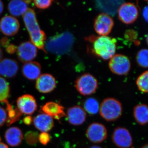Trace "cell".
Here are the masks:
<instances>
[{
	"mask_svg": "<svg viewBox=\"0 0 148 148\" xmlns=\"http://www.w3.org/2000/svg\"><path fill=\"white\" fill-rule=\"evenodd\" d=\"M17 108L22 114L32 115L34 113L38 108L36 99L33 95L25 94L17 98Z\"/></svg>",
	"mask_w": 148,
	"mask_h": 148,
	"instance_id": "cell-11",
	"label": "cell"
},
{
	"mask_svg": "<svg viewBox=\"0 0 148 148\" xmlns=\"http://www.w3.org/2000/svg\"><path fill=\"white\" fill-rule=\"evenodd\" d=\"M38 134L34 131H29L25 134V140L27 144L31 146H34L38 141Z\"/></svg>",
	"mask_w": 148,
	"mask_h": 148,
	"instance_id": "cell-27",
	"label": "cell"
},
{
	"mask_svg": "<svg viewBox=\"0 0 148 148\" xmlns=\"http://www.w3.org/2000/svg\"><path fill=\"white\" fill-rule=\"evenodd\" d=\"M4 9V5L3 2L0 1V14L2 13Z\"/></svg>",
	"mask_w": 148,
	"mask_h": 148,
	"instance_id": "cell-35",
	"label": "cell"
},
{
	"mask_svg": "<svg viewBox=\"0 0 148 148\" xmlns=\"http://www.w3.org/2000/svg\"><path fill=\"white\" fill-rule=\"evenodd\" d=\"M88 148H103L101 147H100V146H97V145H94L91 146V147H90Z\"/></svg>",
	"mask_w": 148,
	"mask_h": 148,
	"instance_id": "cell-38",
	"label": "cell"
},
{
	"mask_svg": "<svg viewBox=\"0 0 148 148\" xmlns=\"http://www.w3.org/2000/svg\"><path fill=\"white\" fill-rule=\"evenodd\" d=\"M20 28L18 20L14 16L6 15L0 21V30L4 35L12 36L16 34Z\"/></svg>",
	"mask_w": 148,
	"mask_h": 148,
	"instance_id": "cell-12",
	"label": "cell"
},
{
	"mask_svg": "<svg viewBox=\"0 0 148 148\" xmlns=\"http://www.w3.org/2000/svg\"><path fill=\"white\" fill-rule=\"evenodd\" d=\"M33 122L35 127L42 132H49L54 127L53 118L44 113L37 115L34 117Z\"/></svg>",
	"mask_w": 148,
	"mask_h": 148,
	"instance_id": "cell-16",
	"label": "cell"
},
{
	"mask_svg": "<svg viewBox=\"0 0 148 148\" xmlns=\"http://www.w3.org/2000/svg\"><path fill=\"white\" fill-rule=\"evenodd\" d=\"M99 112L101 117L107 121H115L122 114V105L115 98H106L100 105Z\"/></svg>",
	"mask_w": 148,
	"mask_h": 148,
	"instance_id": "cell-3",
	"label": "cell"
},
{
	"mask_svg": "<svg viewBox=\"0 0 148 148\" xmlns=\"http://www.w3.org/2000/svg\"><path fill=\"white\" fill-rule=\"evenodd\" d=\"M4 136L8 144L12 147L21 145L24 138L22 131L17 127H10L7 130Z\"/></svg>",
	"mask_w": 148,
	"mask_h": 148,
	"instance_id": "cell-19",
	"label": "cell"
},
{
	"mask_svg": "<svg viewBox=\"0 0 148 148\" xmlns=\"http://www.w3.org/2000/svg\"></svg>",
	"mask_w": 148,
	"mask_h": 148,
	"instance_id": "cell-42",
	"label": "cell"
},
{
	"mask_svg": "<svg viewBox=\"0 0 148 148\" xmlns=\"http://www.w3.org/2000/svg\"><path fill=\"white\" fill-rule=\"evenodd\" d=\"M136 84L140 91L148 93V71L144 72L138 77Z\"/></svg>",
	"mask_w": 148,
	"mask_h": 148,
	"instance_id": "cell-25",
	"label": "cell"
},
{
	"mask_svg": "<svg viewBox=\"0 0 148 148\" xmlns=\"http://www.w3.org/2000/svg\"><path fill=\"white\" fill-rule=\"evenodd\" d=\"M113 143L119 148H129L132 145L133 140L129 130L126 128L117 127L112 136Z\"/></svg>",
	"mask_w": 148,
	"mask_h": 148,
	"instance_id": "cell-9",
	"label": "cell"
},
{
	"mask_svg": "<svg viewBox=\"0 0 148 148\" xmlns=\"http://www.w3.org/2000/svg\"><path fill=\"white\" fill-rule=\"evenodd\" d=\"M33 119L32 116L28 115L24 117L23 118V121L24 123L26 125H30L32 124Z\"/></svg>",
	"mask_w": 148,
	"mask_h": 148,
	"instance_id": "cell-32",
	"label": "cell"
},
{
	"mask_svg": "<svg viewBox=\"0 0 148 148\" xmlns=\"http://www.w3.org/2000/svg\"><path fill=\"white\" fill-rule=\"evenodd\" d=\"M67 120L73 125H80L86 119V113L81 106H75L69 108L66 114Z\"/></svg>",
	"mask_w": 148,
	"mask_h": 148,
	"instance_id": "cell-14",
	"label": "cell"
},
{
	"mask_svg": "<svg viewBox=\"0 0 148 148\" xmlns=\"http://www.w3.org/2000/svg\"><path fill=\"white\" fill-rule=\"evenodd\" d=\"M17 47L14 45L10 44L6 47V51L9 54H13L16 52Z\"/></svg>",
	"mask_w": 148,
	"mask_h": 148,
	"instance_id": "cell-31",
	"label": "cell"
},
{
	"mask_svg": "<svg viewBox=\"0 0 148 148\" xmlns=\"http://www.w3.org/2000/svg\"><path fill=\"white\" fill-rule=\"evenodd\" d=\"M1 137H0V143H1Z\"/></svg>",
	"mask_w": 148,
	"mask_h": 148,
	"instance_id": "cell-41",
	"label": "cell"
},
{
	"mask_svg": "<svg viewBox=\"0 0 148 148\" xmlns=\"http://www.w3.org/2000/svg\"><path fill=\"white\" fill-rule=\"evenodd\" d=\"M0 44L3 47L6 48L9 45V41L7 38L4 37L0 40Z\"/></svg>",
	"mask_w": 148,
	"mask_h": 148,
	"instance_id": "cell-33",
	"label": "cell"
},
{
	"mask_svg": "<svg viewBox=\"0 0 148 148\" xmlns=\"http://www.w3.org/2000/svg\"><path fill=\"white\" fill-rule=\"evenodd\" d=\"M109 67L112 73L118 75H125L129 73L131 63L126 56L116 54L110 59Z\"/></svg>",
	"mask_w": 148,
	"mask_h": 148,
	"instance_id": "cell-5",
	"label": "cell"
},
{
	"mask_svg": "<svg viewBox=\"0 0 148 148\" xmlns=\"http://www.w3.org/2000/svg\"><path fill=\"white\" fill-rule=\"evenodd\" d=\"M0 148H9L7 145H6L5 143H0Z\"/></svg>",
	"mask_w": 148,
	"mask_h": 148,
	"instance_id": "cell-36",
	"label": "cell"
},
{
	"mask_svg": "<svg viewBox=\"0 0 148 148\" xmlns=\"http://www.w3.org/2000/svg\"><path fill=\"white\" fill-rule=\"evenodd\" d=\"M3 53L2 50L1 48L0 47V61H1L2 58H3Z\"/></svg>",
	"mask_w": 148,
	"mask_h": 148,
	"instance_id": "cell-37",
	"label": "cell"
},
{
	"mask_svg": "<svg viewBox=\"0 0 148 148\" xmlns=\"http://www.w3.org/2000/svg\"><path fill=\"white\" fill-rule=\"evenodd\" d=\"M86 135L91 143H102L107 139L108 131L104 125L99 123H93L87 127Z\"/></svg>",
	"mask_w": 148,
	"mask_h": 148,
	"instance_id": "cell-8",
	"label": "cell"
},
{
	"mask_svg": "<svg viewBox=\"0 0 148 148\" xmlns=\"http://www.w3.org/2000/svg\"><path fill=\"white\" fill-rule=\"evenodd\" d=\"M6 105V112L7 113V125L8 126L18 121L22 116V114L19 111L17 107L15 108L8 102L5 103Z\"/></svg>",
	"mask_w": 148,
	"mask_h": 148,
	"instance_id": "cell-22",
	"label": "cell"
},
{
	"mask_svg": "<svg viewBox=\"0 0 148 148\" xmlns=\"http://www.w3.org/2000/svg\"><path fill=\"white\" fill-rule=\"evenodd\" d=\"M92 50L95 55L103 60L110 59L115 55L116 49V40L108 36L90 37Z\"/></svg>",
	"mask_w": 148,
	"mask_h": 148,
	"instance_id": "cell-2",
	"label": "cell"
},
{
	"mask_svg": "<svg viewBox=\"0 0 148 148\" xmlns=\"http://www.w3.org/2000/svg\"><path fill=\"white\" fill-rule=\"evenodd\" d=\"M50 135L47 132H42L38 136V141L44 145H46L50 142Z\"/></svg>",
	"mask_w": 148,
	"mask_h": 148,
	"instance_id": "cell-29",
	"label": "cell"
},
{
	"mask_svg": "<svg viewBox=\"0 0 148 148\" xmlns=\"http://www.w3.org/2000/svg\"><path fill=\"white\" fill-rule=\"evenodd\" d=\"M18 69V63L14 59L5 58L0 61V75L5 77H15Z\"/></svg>",
	"mask_w": 148,
	"mask_h": 148,
	"instance_id": "cell-15",
	"label": "cell"
},
{
	"mask_svg": "<svg viewBox=\"0 0 148 148\" xmlns=\"http://www.w3.org/2000/svg\"><path fill=\"white\" fill-rule=\"evenodd\" d=\"M146 42H147V44L148 45V34L147 35V37H146Z\"/></svg>",
	"mask_w": 148,
	"mask_h": 148,
	"instance_id": "cell-40",
	"label": "cell"
},
{
	"mask_svg": "<svg viewBox=\"0 0 148 148\" xmlns=\"http://www.w3.org/2000/svg\"><path fill=\"white\" fill-rule=\"evenodd\" d=\"M98 81L92 75L85 73L79 77L75 82L76 89L84 96L92 95L98 88Z\"/></svg>",
	"mask_w": 148,
	"mask_h": 148,
	"instance_id": "cell-4",
	"label": "cell"
},
{
	"mask_svg": "<svg viewBox=\"0 0 148 148\" xmlns=\"http://www.w3.org/2000/svg\"><path fill=\"white\" fill-rule=\"evenodd\" d=\"M43 113L46 114L58 120L66 116L64 108L60 104L54 102H49L46 103L41 108Z\"/></svg>",
	"mask_w": 148,
	"mask_h": 148,
	"instance_id": "cell-17",
	"label": "cell"
},
{
	"mask_svg": "<svg viewBox=\"0 0 148 148\" xmlns=\"http://www.w3.org/2000/svg\"><path fill=\"white\" fill-rule=\"evenodd\" d=\"M56 86L55 77L50 74L41 75L37 79L36 88L37 90L42 93L52 92Z\"/></svg>",
	"mask_w": 148,
	"mask_h": 148,
	"instance_id": "cell-13",
	"label": "cell"
},
{
	"mask_svg": "<svg viewBox=\"0 0 148 148\" xmlns=\"http://www.w3.org/2000/svg\"><path fill=\"white\" fill-rule=\"evenodd\" d=\"M143 15L144 19L148 23V5L146 6L143 8Z\"/></svg>",
	"mask_w": 148,
	"mask_h": 148,
	"instance_id": "cell-34",
	"label": "cell"
},
{
	"mask_svg": "<svg viewBox=\"0 0 148 148\" xmlns=\"http://www.w3.org/2000/svg\"><path fill=\"white\" fill-rule=\"evenodd\" d=\"M29 1H18L13 0L10 1L8 5V10L12 16H19L23 15L28 9Z\"/></svg>",
	"mask_w": 148,
	"mask_h": 148,
	"instance_id": "cell-20",
	"label": "cell"
},
{
	"mask_svg": "<svg viewBox=\"0 0 148 148\" xmlns=\"http://www.w3.org/2000/svg\"><path fill=\"white\" fill-rule=\"evenodd\" d=\"M136 59L138 65L140 67L148 68V49H140L136 55Z\"/></svg>",
	"mask_w": 148,
	"mask_h": 148,
	"instance_id": "cell-26",
	"label": "cell"
},
{
	"mask_svg": "<svg viewBox=\"0 0 148 148\" xmlns=\"http://www.w3.org/2000/svg\"><path fill=\"white\" fill-rule=\"evenodd\" d=\"M25 27L29 32L31 42L37 48L45 52V45L46 36L45 33L41 29L34 10L29 8L23 15Z\"/></svg>",
	"mask_w": 148,
	"mask_h": 148,
	"instance_id": "cell-1",
	"label": "cell"
},
{
	"mask_svg": "<svg viewBox=\"0 0 148 148\" xmlns=\"http://www.w3.org/2000/svg\"><path fill=\"white\" fill-rule=\"evenodd\" d=\"M7 113L6 110L0 106V127H2L7 122Z\"/></svg>",
	"mask_w": 148,
	"mask_h": 148,
	"instance_id": "cell-30",
	"label": "cell"
},
{
	"mask_svg": "<svg viewBox=\"0 0 148 148\" xmlns=\"http://www.w3.org/2000/svg\"><path fill=\"white\" fill-rule=\"evenodd\" d=\"M34 2L37 8L42 10L46 9L50 7L52 3L51 0H36Z\"/></svg>",
	"mask_w": 148,
	"mask_h": 148,
	"instance_id": "cell-28",
	"label": "cell"
},
{
	"mask_svg": "<svg viewBox=\"0 0 148 148\" xmlns=\"http://www.w3.org/2000/svg\"><path fill=\"white\" fill-rule=\"evenodd\" d=\"M118 17L122 23L126 24H133L139 16V10L133 3H123L118 11Z\"/></svg>",
	"mask_w": 148,
	"mask_h": 148,
	"instance_id": "cell-6",
	"label": "cell"
},
{
	"mask_svg": "<svg viewBox=\"0 0 148 148\" xmlns=\"http://www.w3.org/2000/svg\"><path fill=\"white\" fill-rule=\"evenodd\" d=\"M16 54L18 60L25 64L36 58L38 54V49L31 42H25L21 43L17 47Z\"/></svg>",
	"mask_w": 148,
	"mask_h": 148,
	"instance_id": "cell-10",
	"label": "cell"
},
{
	"mask_svg": "<svg viewBox=\"0 0 148 148\" xmlns=\"http://www.w3.org/2000/svg\"><path fill=\"white\" fill-rule=\"evenodd\" d=\"M133 116L135 120L140 125L148 123V106L145 104L137 105L133 108Z\"/></svg>",
	"mask_w": 148,
	"mask_h": 148,
	"instance_id": "cell-21",
	"label": "cell"
},
{
	"mask_svg": "<svg viewBox=\"0 0 148 148\" xmlns=\"http://www.w3.org/2000/svg\"><path fill=\"white\" fill-rule=\"evenodd\" d=\"M114 26L113 19L106 13L100 14L94 20V30L100 36H108L112 32Z\"/></svg>",
	"mask_w": 148,
	"mask_h": 148,
	"instance_id": "cell-7",
	"label": "cell"
},
{
	"mask_svg": "<svg viewBox=\"0 0 148 148\" xmlns=\"http://www.w3.org/2000/svg\"><path fill=\"white\" fill-rule=\"evenodd\" d=\"M142 148H148V144H146L142 147Z\"/></svg>",
	"mask_w": 148,
	"mask_h": 148,
	"instance_id": "cell-39",
	"label": "cell"
},
{
	"mask_svg": "<svg viewBox=\"0 0 148 148\" xmlns=\"http://www.w3.org/2000/svg\"><path fill=\"white\" fill-rule=\"evenodd\" d=\"M84 110L90 115H94L98 113L100 110V105L97 99L94 98H87L85 101Z\"/></svg>",
	"mask_w": 148,
	"mask_h": 148,
	"instance_id": "cell-23",
	"label": "cell"
},
{
	"mask_svg": "<svg viewBox=\"0 0 148 148\" xmlns=\"http://www.w3.org/2000/svg\"><path fill=\"white\" fill-rule=\"evenodd\" d=\"M22 73L27 79L30 80L37 79L41 75V67L39 63L31 61L25 63L22 67Z\"/></svg>",
	"mask_w": 148,
	"mask_h": 148,
	"instance_id": "cell-18",
	"label": "cell"
},
{
	"mask_svg": "<svg viewBox=\"0 0 148 148\" xmlns=\"http://www.w3.org/2000/svg\"><path fill=\"white\" fill-rule=\"evenodd\" d=\"M10 95L9 84L5 79L0 77V103H5L8 102Z\"/></svg>",
	"mask_w": 148,
	"mask_h": 148,
	"instance_id": "cell-24",
	"label": "cell"
}]
</instances>
